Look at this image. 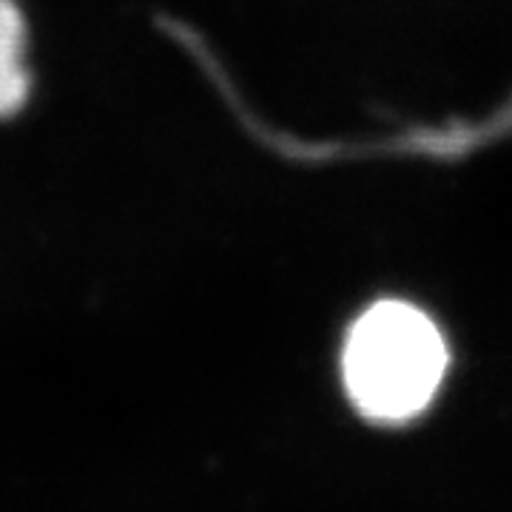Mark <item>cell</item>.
Wrapping results in <instances>:
<instances>
[{
  "mask_svg": "<svg viewBox=\"0 0 512 512\" xmlns=\"http://www.w3.org/2000/svg\"><path fill=\"white\" fill-rule=\"evenodd\" d=\"M26 20L15 0H0V120L15 117L32 92L26 69Z\"/></svg>",
  "mask_w": 512,
  "mask_h": 512,
  "instance_id": "cell-2",
  "label": "cell"
},
{
  "mask_svg": "<svg viewBox=\"0 0 512 512\" xmlns=\"http://www.w3.org/2000/svg\"><path fill=\"white\" fill-rule=\"evenodd\" d=\"M447 348L430 316L404 302H379L353 325L342 356L350 399L376 421H407L433 402Z\"/></svg>",
  "mask_w": 512,
  "mask_h": 512,
  "instance_id": "cell-1",
  "label": "cell"
}]
</instances>
